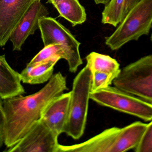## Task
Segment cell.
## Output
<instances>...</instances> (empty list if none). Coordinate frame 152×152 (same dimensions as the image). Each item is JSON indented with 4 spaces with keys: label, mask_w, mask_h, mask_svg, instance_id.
<instances>
[{
    "label": "cell",
    "mask_w": 152,
    "mask_h": 152,
    "mask_svg": "<svg viewBox=\"0 0 152 152\" xmlns=\"http://www.w3.org/2000/svg\"><path fill=\"white\" fill-rule=\"evenodd\" d=\"M67 89L66 78L59 72L53 75L48 83L35 93L3 100L6 120L4 144L7 148L23 138L41 119L48 104Z\"/></svg>",
    "instance_id": "1"
},
{
    "label": "cell",
    "mask_w": 152,
    "mask_h": 152,
    "mask_svg": "<svg viewBox=\"0 0 152 152\" xmlns=\"http://www.w3.org/2000/svg\"><path fill=\"white\" fill-rule=\"evenodd\" d=\"M147 124L137 121L125 127L105 129L86 142L70 145H60V152H123L138 145Z\"/></svg>",
    "instance_id": "2"
},
{
    "label": "cell",
    "mask_w": 152,
    "mask_h": 152,
    "mask_svg": "<svg viewBox=\"0 0 152 152\" xmlns=\"http://www.w3.org/2000/svg\"><path fill=\"white\" fill-rule=\"evenodd\" d=\"M152 26V0H140L125 16L105 44L115 51L131 41L148 35Z\"/></svg>",
    "instance_id": "3"
},
{
    "label": "cell",
    "mask_w": 152,
    "mask_h": 152,
    "mask_svg": "<svg viewBox=\"0 0 152 152\" xmlns=\"http://www.w3.org/2000/svg\"><path fill=\"white\" fill-rule=\"evenodd\" d=\"M92 81V71L86 64L73 82L68 119L64 133L75 140L80 138L85 132Z\"/></svg>",
    "instance_id": "4"
},
{
    "label": "cell",
    "mask_w": 152,
    "mask_h": 152,
    "mask_svg": "<svg viewBox=\"0 0 152 152\" xmlns=\"http://www.w3.org/2000/svg\"><path fill=\"white\" fill-rule=\"evenodd\" d=\"M113 83L117 88L152 104V55L121 69Z\"/></svg>",
    "instance_id": "5"
},
{
    "label": "cell",
    "mask_w": 152,
    "mask_h": 152,
    "mask_svg": "<svg viewBox=\"0 0 152 152\" xmlns=\"http://www.w3.org/2000/svg\"><path fill=\"white\" fill-rule=\"evenodd\" d=\"M90 98L98 104L129 114L145 121L152 120V104L110 86L91 92Z\"/></svg>",
    "instance_id": "6"
},
{
    "label": "cell",
    "mask_w": 152,
    "mask_h": 152,
    "mask_svg": "<svg viewBox=\"0 0 152 152\" xmlns=\"http://www.w3.org/2000/svg\"><path fill=\"white\" fill-rule=\"evenodd\" d=\"M58 137L40 120L23 138L4 151L59 152Z\"/></svg>",
    "instance_id": "7"
},
{
    "label": "cell",
    "mask_w": 152,
    "mask_h": 152,
    "mask_svg": "<svg viewBox=\"0 0 152 152\" xmlns=\"http://www.w3.org/2000/svg\"><path fill=\"white\" fill-rule=\"evenodd\" d=\"M37 0H0V47L4 46L12 31Z\"/></svg>",
    "instance_id": "8"
},
{
    "label": "cell",
    "mask_w": 152,
    "mask_h": 152,
    "mask_svg": "<svg viewBox=\"0 0 152 152\" xmlns=\"http://www.w3.org/2000/svg\"><path fill=\"white\" fill-rule=\"evenodd\" d=\"M39 29L44 46L62 44L70 49L77 56L80 57V43L68 29L54 18L44 16L39 19Z\"/></svg>",
    "instance_id": "9"
},
{
    "label": "cell",
    "mask_w": 152,
    "mask_h": 152,
    "mask_svg": "<svg viewBox=\"0 0 152 152\" xmlns=\"http://www.w3.org/2000/svg\"><path fill=\"white\" fill-rule=\"evenodd\" d=\"M48 9L42 3L41 0H37L33 4L9 38L12 43L13 51H21L22 46L28 37L39 29V19L42 17L48 16Z\"/></svg>",
    "instance_id": "10"
},
{
    "label": "cell",
    "mask_w": 152,
    "mask_h": 152,
    "mask_svg": "<svg viewBox=\"0 0 152 152\" xmlns=\"http://www.w3.org/2000/svg\"><path fill=\"white\" fill-rule=\"evenodd\" d=\"M71 91L54 98L47 105L40 120L59 136L64 132L69 113Z\"/></svg>",
    "instance_id": "11"
},
{
    "label": "cell",
    "mask_w": 152,
    "mask_h": 152,
    "mask_svg": "<svg viewBox=\"0 0 152 152\" xmlns=\"http://www.w3.org/2000/svg\"><path fill=\"white\" fill-rule=\"evenodd\" d=\"M20 74L9 65L5 55H0V97L2 100L23 95Z\"/></svg>",
    "instance_id": "12"
},
{
    "label": "cell",
    "mask_w": 152,
    "mask_h": 152,
    "mask_svg": "<svg viewBox=\"0 0 152 152\" xmlns=\"http://www.w3.org/2000/svg\"><path fill=\"white\" fill-rule=\"evenodd\" d=\"M60 59L54 58L33 66H26L20 74L21 82L38 84L49 81L53 76L54 67Z\"/></svg>",
    "instance_id": "13"
},
{
    "label": "cell",
    "mask_w": 152,
    "mask_h": 152,
    "mask_svg": "<svg viewBox=\"0 0 152 152\" xmlns=\"http://www.w3.org/2000/svg\"><path fill=\"white\" fill-rule=\"evenodd\" d=\"M59 13L68 21L73 26L80 25L86 20L87 14L84 7L78 0H47Z\"/></svg>",
    "instance_id": "14"
},
{
    "label": "cell",
    "mask_w": 152,
    "mask_h": 152,
    "mask_svg": "<svg viewBox=\"0 0 152 152\" xmlns=\"http://www.w3.org/2000/svg\"><path fill=\"white\" fill-rule=\"evenodd\" d=\"M87 63L92 72L100 71L117 77L121 71L120 64L109 55L92 52L86 57Z\"/></svg>",
    "instance_id": "15"
},
{
    "label": "cell",
    "mask_w": 152,
    "mask_h": 152,
    "mask_svg": "<svg viewBox=\"0 0 152 152\" xmlns=\"http://www.w3.org/2000/svg\"><path fill=\"white\" fill-rule=\"evenodd\" d=\"M126 0H110L105 4L102 13V22L117 27L126 16Z\"/></svg>",
    "instance_id": "16"
},
{
    "label": "cell",
    "mask_w": 152,
    "mask_h": 152,
    "mask_svg": "<svg viewBox=\"0 0 152 152\" xmlns=\"http://www.w3.org/2000/svg\"><path fill=\"white\" fill-rule=\"evenodd\" d=\"M91 92H95L110 86L116 78L114 76L100 71L92 72Z\"/></svg>",
    "instance_id": "17"
},
{
    "label": "cell",
    "mask_w": 152,
    "mask_h": 152,
    "mask_svg": "<svg viewBox=\"0 0 152 152\" xmlns=\"http://www.w3.org/2000/svg\"><path fill=\"white\" fill-rule=\"evenodd\" d=\"M134 151L136 152H152V120L147 124L141 141Z\"/></svg>",
    "instance_id": "18"
},
{
    "label": "cell",
    "mask_w": 152,
    "mask_h": 152,
    "mask_svg": "<svg viewBox=\"0 0 152 152\" xmlns=\"http://www.w3.org/2000/svg\"><path fill=\"white\" fill-rule=\"evenodd\" d=\"M5 116L3 105V100L0 97V149L4 143Z\"/></svg>",
    "instance_id": "19"
},
{
    "label": "cell",
    "mask_w": 152,
    "mask_h": 152,
    "mask_svg": "<svg viewBox=\"0 0 152 152\" xmlns=\"http://www.w3.org/2000/svg\"><path fill=\"white\" fill-rule=\"evenodd\" d=\"M139 1H140V0H126V15L127 14L128 12Z\"/></svg>",
    "instance_id": "20"
},
{
    "label": "cell",
    "mask_w": 152,
    "mask_h": 152,
    "mask_svg": "<svg viewBox=\"0 0 152 152\" xmlns=\"http://www.w3.org/2000/svg\"><path fill=\"white\" fill-rule=\"evenodd\" d=\"M110 0H94L96 4H103L105 5L109 2Z\"/></svg>",
    "instance_id": "21"
},
{
    "label": "cell",
    "mask_w": 152,
    "mask_h": 152,
    "mask_svg": "<svg viewBox=\"0 0 152 152\" xmlns=\"http://www.w3.org/2000/svg\"><path fill=\"white\" fill-rule=\"evenodd\" d=\"M151 28H152V26ZM151 41L152 43V34H151Z\"/></svg>",
    "instance_id": "22"
}]
</instances>
